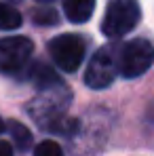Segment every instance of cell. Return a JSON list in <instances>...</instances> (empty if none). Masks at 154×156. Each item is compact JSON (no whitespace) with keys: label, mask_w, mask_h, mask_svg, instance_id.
Segmentation results:
<instances>
[{"label":"cell","mask_w":154,"mask_h":156,"mask_svg":"<svg viewBox=\"0 0 154 156\" xmlns=\"http://www.w3.org/2000/svg\"><path fill=\"white\" fill-rule=\"evenodd\" d=\"M139 17H141V9H139L137 0H112L106 9L102 21L103 36H108L112 40L127 36L129 32L135 30Z\"/></svg>","instance_id":"obj_1"},{"label":"cell","mask_w":154,"mask_h":156,"mask_svg":"<svg viewBox=\"0 0 154 156\" xmlns=\"http://www.w3.org/2000/svg\"><path fill=\"white\" fill-rule=\"evenodd\" d=\"M154 63V44L146 38H133L118 51V74L137 78L146 74Z\"/></svg>","instance_id":"obj_2"},{"label":"cell","mask_w":154,"mask_h":156,"mask_svg":"<svg viewBox=\"0 0 154 156\" xmlns=\"http://www.w3.org/2000/svg\"><path fill=\"white\" fill-rule=\"evenodd\" d=\"M118 51H120V47L108 44V47H102L91 57L89 68L84 72L87 87L99 91V89H106L114 82V78L118 74Z\"/></svg>","instance_id":"obj_3"},{"label":"cell","mask_w":154,"mask_h":156,"mask_svg":"<svg viewBox=\"0 0 154 156\" xmlns=\"http://www.w3.org/2000/svg\"><path fill=\"white\" fill-rule=\"evenodd\" d=\"M87 44L78 34H61L49 42V53L59 70L63 72H76L84 59Z\"/></svg>","instance_id":"obj_4"},{"label":"cell","mask_w":154,"mask_h":156,"mask_svg":"<svg viewBox=\"0 0 154 156\" xmlns=\"http://www.w3.org/2000/svg\"><path fill=\"white\" fill-rule=\"evenodd\" d=\"M34 53V42L26 36H11L0 40V72L15 74L26 68Z\"/></svg>","instance_id":"obj_5"},{"label":"cell","mask_w":154,"mask_h":156,"mask_svg":"<svg viewBox=\"0 0 154 156\" xmlns=\"http://www.w3.org/2000/svg\"><path fill=\"white\" fill-rule=\"evenodd\" d=\"M95 9V0H63V13L70 21L84 23Z\"/></svg>","instance_id":"obj_6"},{"label":"cell","mask_w":154,"mask_h":156,"mask_svg":"<svg viewBox=\"0 0 154 156\" xmlns=\"http://www.w3.org/2000/svg\"><path fill=\"white\" fill-rule=\"evenodd\" d=\"M21 23H23L21 13L15 6H11L6 2H0V30L2 32H11V30L21 27Z\"/></svg>","instance_id":"obj_7"},{"label":"cell","mask_w":154,"mask_h":156,"mask_svg":"<svg viewBox=\"0 0 154 156\" xmlns=\"http://www.w3.org/2000/svg\"><path fill=\"white\" fill-rule=\"evenodd\" d=\"M6 127H9V133H11V137H13V141H15V146H17L19 150H27V148L32 146V133H30L21 122L11 120Z\"/></svg>","instance_id":"obj_8"},{"label":"cell","mask_w":154,"mask_h":156,"mask_svg":"<svg viewBox=\"0 0 154 156\" xmlns=\"http://www.w3.org/2000/svg\"><path fill=\"white\" fill-rule=\"evenodd\" d=\"M34 80H36V87H40V89H51L55 84H61V80L55 76L47 66H38L34 70Z\"/></svg>","instance_id":"obj_9"},{"label":"cell","mask_w":154,"mask_h":156,"mask_svg":"<svg viewBox=\"0 0 154 156\" xmlns=\"http://www.w3.org/2000/svg\"><path fill=\"white\" fill-rule=\"evenodd\" d=\"M34 156H63V150L57 141L47 139V141H40L34 148Z\"/></svg>","instance_id":"obj_10"},{"label":"cell","mask_w":154,"mask_h":156,"mask_svg":"<svg viewBox=\"0 0 154 156\" xmlns=\"http://www.w3.org/2000/svg\"><path fill=\"white\" fill-rule=\"evenodd\" d=\"M0 156H13V148H11V144L4 141V139H0Z\"/></svg>","instance_id":"obj_11"},{"label":"cell","mask_w":154,"mask_h":156,"mask_svg":"<svg viewBox=\"0 0 154 156\" xmlns=\"http://www.w3.org/2000/svg\"><path fill=\"white\" fill-rule=\"evenodd\" d=\"M38 2H42V4H49V2H53V0H38Z\"/></svg>","instance_id":"obj_12"},{"label":"cell","mask_w":154,"mask_h":156,"mask_svg":"<svg viewBox=\"0 0 154 156\" xmlns=\"http://www.w3.org/2000/svg\"><path fill=\"white\" fill-rule=\"evenodd\" d=\"M2 129H4V125H2V118H0V131H2Z\"/></svg>","instance_id":"obj_13"}]
</instances>
